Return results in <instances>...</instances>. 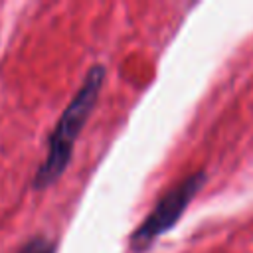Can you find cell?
<instances>
[{
  "label": "cell",
  "instance_id": "3",
  "mask_svg": "<svg viewBox=\"0 0 253 253\" xmlns=\"http://www.w3.org/2000/svg\"><path fill=\"white\" fill-rule=\"evenodd\" d=\"M18 253H55V243L45 237H32Z\"/></svg>",
  "mask_w": 253,
  "mask_h": 253
},
{
  "label": "cell",
  "instance_id": "1",
  "mask_svg": "<svg viewBox=\"0 0 253 253\" xmlns=\"http://www.w3.org/2000/svg\"><path fill=\"white\" fill-rule=\"evenodd\" d=\"M103 81H105V67L97 63L87 71V75L83 79V85L79 87V91L75 93L71 103L65 107V111L61 113L55 128H53V132L49 134L47 156L42 162V166L36 174V180H34L36 190L47 188L49 184H53L65 172V168L71 160L75 138L81 132L83 125L87 123L91 111L95 109V103L99 99Z\"/></svg>",
  "mask_w": 253,
  "mask_h": 253
},
{
  "label": "cell",
  "instance_id": "2",
  "mask_svg": "<svg viewBox=\"0 0 253 253\" xmlns=\"http://www.w3.org/2000/svg\"><path fill=\"white\" fill-rule=\"evenodd\" d=\"M204 182H206V174L200 170V172H194V174L186 176L176 186H172L156 202L154 210L146 215V219L134 229V233L130 237V249L136 251V253H142L162 233L172 229L176 225V221L182 217V213L186 211V208L190 206V202L202 190Z\"/></svg>",
  "mask_w": 253,
  "mask_h": 253
}]
</instances>
